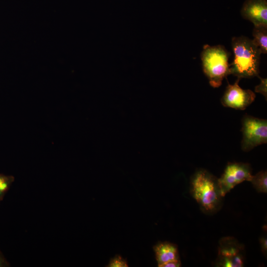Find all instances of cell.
<instances>
[{"mask_svg":"<svg viewBox=\"0 0 267 267\" xmlns=\"http://www.w3.org/2000/svg\"><path fill=\"white\" fill-rule=\"evenodd\" d=\"M260 244L261 246V251L265 255L267 253V236H263L260 238Z\"/></svg>","mask_w":267,"mask_h":267,"instance_id":"9a60e30c","label":"cell"},{"mask_svg":"<svg viewBox=\"0 0 267 267\" xmlns=\"http://www.w3.org/2000/svg\"><path fill=\"white\" fill-rule=\"evenodd\" d=\"M257 77H258L261 80V83L259 85L256 86L255 88V91L256 92L262 94L266 97V99H267V78H261L259 76H258Z\"/></svg>","mask_w":267,"mask_h":267,"instance_id":"5bb4252c","label":"cell"},{"mask_svg":"<svg viewBox=\"0 0 267 267\" xmlns=\"http://www.w3.org/2000/svg\"><path fill=\"white\" fill-rule=\"evenodd\" d=\"M10 264L0 250V267H10Z\"/></svg>","mask_w":267,"mask_h":267,"instance_id":"e0dca14e","label":"cell"},{"mask_svg":"<svg viewBox=\"0 0 267 267\" xmlns=\"http://www.w3.org/2000/svg\"><path fill=\"white\" fill-rule=\"evenodd\" d=\"M239 80L238 78L234 84H228L221 98V103L223 106L243 110L254 101L255 93L250 89L240 88Z\"/></svg>","mask_w":267,"mask_h":267,"instance_id":"52a82bcc","label":"cell"},{"mask_svg":"<svg viewBox=\"0 0 267 267\" xmlns=\"http://www.w3.org/2000/svg\"><path fill=\"white\" fill-rule=\"evenodd\" d=\"M231 46L234 57L229 64V74L240 79L259 76L262 53L252 40L244 36L234 37Z\"/></svg>","mask_w":267,"mask_h":267,"instance_id":"7a4b0ae2","label":"cell"},{"mask_svg":"<svg viewBox=\"0 0 267 267\" xmlns=\"http://www.w3.org/2000/svg\"><path fill=\"white\" fill-rule=\"evenodd\" d=\"M230 53L222 45L205 44L201 54L203 70L210 85L218 88L229 74Z\"/></svg>","mask_w":267,"mask_h":267,"instance_id":"3957f363","label":"cell"},{"mask_svg":"<svg viewBox=\"0 0 267 267\" xmlns=\"http://www.w3.org/2000/svg\"><path fill=\"white\" fill-rule=\"evenodd\" d=\"M252 177V169L248 163H228L218 178L222 195L224 197L236 185L244 181H250Z\"/></svg>","mask_w":267,"mask_h":267,"instance_id":"8992f818","label":"cell"},{"mask_svg":"<svg viewBox=\"0 0 267 267\" xmlns=\"http://www.w3.org/2000/svg\"><path fill=\"white\" fill-rule=\"evenodd\" d=\"M153 249L159 267L168 262L179 260L178 248L175 244L167 241L159 242L154 246Z\"/></svg>","mask_w":267,"mask_h":267,"instance_id":"9c48e42d","label":"cell"},{"mask_svg":"<svg viewBox=\"0 0 267 267\" xmlns=\"http://www.w3.org/2000/svg\"><path fill=\"white\" fill-rule=\"evenodd\" d=\"M107 267H127L128 264L126 259L119 255H116L110 260Z\"/></svg>","mask_w":267,"mask_h":267,"instance_id":"4fadbf2b","label":"cell"},{"mask_svg":"<svg viewBox=\"0 0 267 267\" xmlns=\"http://www.w3.org/2000/svg\"><path fill=\"white\" fill-rule=\"evenodd\" d=\"M190 193L206 214H214L222 206V198L218 178L204 169L196 171L190 181Z\"/></svg>","mask_w":267,"mask_h":267,"instance_id":"6da1fadb","label":"cell"},{"mask_svg":"<svg viewBox=\"0 0 267 267\" xmlns=\"http://www.w3.org/2000/svg\"><path fill=\"white\" fill-rule=\"evenodd\" d=\"M250 181L253 187L259 193L267 192V173L262 171L253 176Z\"/></svg>","mask_w":267,"mask_h":267,"instance_id":"8fae6325","label":"cell"},{"mask_svg":"<svg viewBox=\"0 0 267 267\" xmlns=\"http://www.w3.org/2000/svg\"><path fill=\"white\" fill-rule=\"evenodd\" d=\"M245 261L244 246L233 237L222 238L219 242L215 265L219 267H242Z\"/></svg>","mask_w":267,"mask_h":267,"instance_id":"5b68a950","label":"cell"},{"mask_svg":"<svg viewBox=\"0 0 267 267\" xmlns=\"http://www.w3.org/2000/svg\"><path fill=\"white\" fill-rule=\"evenodd\" d=\"M243 18L249 20L254 26L267 27V0H245L241 9Z\"/></svg>","mask_w":267,"mask_h":267,"instance_id":"ba28073f","label":"cell"},{"mask_svg":"<svg viewBox=\"0 0 267 267\" xmlns=\"http://www.w3.org/2000/svg\"><path fill=\"white\" fill-rule=\"evenodd\" d=\"M181 266V262L179 260H173L162 265L160 267H179Z\"/></svg>","mask_w":267,"mask_h":267,"instance_id":"2e32d148","label":"cell"},{"mask_svg":"<svg viewBox=\"0 0 267 267\" xmlns=\"http://www.w3.org/2000/svg\"><path fill=\"white\" fill-rule=\"evenodd\" d=\"M252 40L254 44L259 49L261 53H267V27L254 26Z\"/></svg>","mask_w":267,"mask_h":267,"instance_id":"30bf717a","label":"cell"},{"mask_svg":"<svg viewBox=\"0 0 267 267\" xmlns=\"http://www.w3.org/2000/svg\"><path fill=\"white\" fill-rule=\"evenodd\" d=\"M14 181V177L0 174V202L3 200Z\"/></svg>","mask_w":267,"mask_h":267,"instance_id":"7c38bea8","label":"cell"},{"mask_svg":"<svg viewBox=\"0 0 267 267\" xmlns=\"http://www.w3.org/2000/svg\"><path fill=\"white\" fill-rule=\"evenodd\" d=\"M242 139L241 148L249 151L267 142V121L245 115L242 119Z\"/></svg>","mask_w":267,"mask_h":267,"instance_id":"277c9868","label":"cell"}]
</instances>
